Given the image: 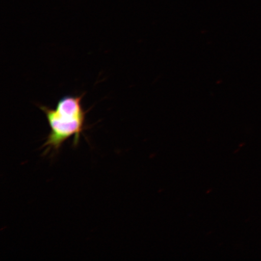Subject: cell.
<instances>
[{
	"label": "cell",
	"instance_id": "1",
	"mask_svg": "<svg viewBox=\"0 0 261 261\" xmlns=\"http://www.w3.org/2000/svg\"><path fill=\"white\" fill-rule=\"evenodd\" d=\"M84 94L64 96L58 101L55 109L39 106L50 127V132L44 143L47 151H57L64 142L73 136L75 144H77L81 134L86 129L87 111L84 110L82 105Z\"/></svg>",
	"mask_w": 261,
	"mask_h": 261
}]
</instances>
